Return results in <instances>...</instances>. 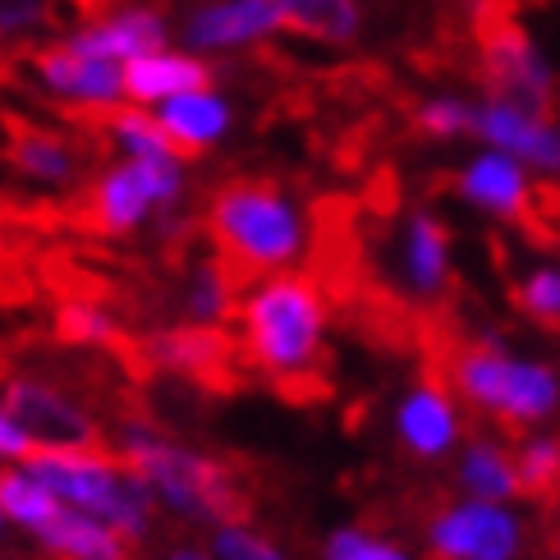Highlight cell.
Returning a JSON list of instances; mask_svg holds the SVG:
<instances>
[{
  "label": "cell",
  "mask_w": 560,
  "mask_h": 560,
  "mask_svg": "<svg viewBox=\"0 0 560 560\" xmlns=\"http://www.w3.org/2000/svg\"><path fill=\"white\" fill-rule=\"evenodd\" d=\"M28 474L51 487L60 501H69L83 515L102 520L120 533H143L152 515V487L138 478L129 464H110L92 446H65V451H37L28 459Z\"/></svg>",
  "instance_id": "obj_4"
},
{
  "label": "cell",
  "mask_w": 560,
  "mask_h": 560,
  "mask_svg": "<svg viewBox=\"0 0 560 560\" xmlns=\"http://www.w3.org/2000/svg\"><path fill=\"white\" fill-rule=\"evenodd\" d=\"M478 69H482L487 97L524 106V110H556V92H560L556 60L520 23H497V28L482 33Z\"/></svg>",
  "instance_id": "obj_7"
},
{
  "label": "cell",
  "mask_w": 560,
  "mask_h": 560,
  "mask_svg": "<svg viewBox=\"0 0 560 560\" xmlns=\"http://www.w3.org/2000/svg\"><path fill=\"white\" fill-rule=\"evenodd\" d=\"M515 308L538 326H560V262H533L515 280Z\"/></svg>",
  "instance_id": "obj_26"
},
{
  "label": "cell",
  "mask_w": 560,
  "mask_h": 560,
  "mask_svg": "<svg viewBox=\"0 0 560 560\" xmlns=\"http://www.w3.org/2000/svg\"><path fill=\"white\" fill-rule=\"evenodd\" d=\"M515 464H520L524 497H551V492H560V432L556 428L524 432L515 441Z\"/></svg>",
  "instance_id": "obj_24"
},
{
  "label": "cell",
  "mask_w": 560,
  "mask_h": 560,
  "mask_svg": "<svg viewBox=\"0 0 560 560\" xmlns=\"http://www.w3.org/2000/svg\"><path fill=\"white\" fill-rule=\"evenodd\" d=\"M207 225H212V240L235 258V267L248 271H280L299 262L303 248H308L303 212L280 189L258 179H240L217 189Z\"/></svg>",
  "instance_id": "obj_3"
},
{
  "label": "cell",
  "mask_w": 560,
  "mask_h": 560,
  "mask_svg": "<svg viewBox=\"0 0 560 560\" xmlns=\"http://www.w3.org/2000/svg\"><path fill=\"white\" fill-rule=\"evenodd\" d=\"M189 313L198 322L212 326L217 317L230 313V280L221 267H198L194 271V285H189Z\"/></svg>",
  "instance_id": "obj_30"
},
{
  "label": "cell",
  "mask_w": 560,
  "mask_h": 560,
  "mask_svg": "<svg viewBox=\"0 0 560 560\" xmlns=\"http://www.w3.org/2000/svg\"><path fill=\"white\" fill-rule=\"evenodd\" d=\"M156 363L194 372V377H217V372L230 363V340L212 326H189V331H166L152 340Z\"/></svg>",
  "instance_id": "obj_21"
},
{
  "label": "cell",
  "mask_w": 560,
  "mask_h": 560,
  "mask_svg": "<svg viewBox=\"0 0 560 560\" xmlns=\"http://www.w3.org/2000/svg\"><path fill=\"white\" fill-rule=\"evenodd\" d=\"M428 551L436 560H524L528 524L510 501L455 497L428 520Z\"/></svg>",
  "instance_id": "obj_6"
},
{
  "label": "cell",
  "mask_w": 560,
  "mask_h": 560,
  "mask_svg": "<svg viewBox=\"0 0 560 560\" xmlns=\"http://www.w3.org/2000/svg\"><path fill=\"white\" fill-rule=\"evenodd\" d=\"M451 390L459 405L478 409L505 432H538L560 423V363L542 354H520L501 336H482L455 349Z\"/></svg>",
  "instance_id": "obj_1"
},
{
  "label": "cell",
  "mask_w": 560,
  "mask_h": 560,
  "mask_svg": "<svg viewBox=\"0 0 560 560\" xmlns=\"http://www.w3.org/2000/svg\"><path fill=\"white\" fill-rule=\"evenodd\" d=\"M212 88V65L189 51H152L125 65V97L138 106H166L184 92Z\"/></svg>",
  "instance_id": "obj_18"
},
{
  "label": "cell",
  "mask_w": 560,
  "mask_h": 560,
  "mask_svg": "<svg viewBox=\"0 0 560 560\" xmlns=\"http://www.w3.org/2000/svg\"><path fill=\"white\" fill-rule=\"evenodd\" d=\"M179 189H184L179 156H129L125 166H110L97 179L92 212H97L102 230L125 235V230L143 225L152 207H171L179 198Z\"/></svg>",
  "instance_id": "obj_8"
},
{
  "label": "cell",
  "mask_w": 560,
  "mask_h": 560,
  "mask_svg": "<svg viewBox=\"0 0 560 560\" xmlns=\"http://www.w3.org/2000/svg\"><path fill=\"white\" fill-rule=\"evenodd\" d=\"M5 409L14 423L37 441V451H65V446H92V418L65 400L56 386L14 377L5 386Z\"/></svg>",
  "instance_id": "obj_13"
},
{
  "label": "cell",
  "mask_w": 560,
  "mask_h": 560,
  "mask_svg": "<svg viewBox=\"0 0 560 560\" xmlns=\"http://www.w3.org/2000/svg\"><path fill=\"white\" fill-rule=\"evenodd\" d=\"M455 487H459V497L510 501V505H515L524 497L515 446H505L501 436H474V441H464L459 455H455Z\"/></svg>",
  "instance_id": "obj_17"
},
{
  "label": "cell",
  "mask_w": 560,
  "mask_h": 560,
  "mask_svg": "<svg viewBox=\"0 0 560 560\" xmlns=\"http://www.w3.org/2000/svg\"><path fill=\"white\" fill-rule=\"evenodd\" d=\"M0 520H5V510H0Z\"/></svg>",
  "instance_id": "obj_37"
},
{
  "label": "cell",
  "mask_w": 560,
  "mask_h": 560,
  "mask_svg": "<svg viewBox=\"0 0 560 560\" xmlns=\"http://www.w3.org/2000/svg\"><path fill=\"white\" fill-rule=\"evenodd\" d=\"M37 79L46 83V92H56L65 102H79V106H115L125 97V65L115 60H97V56H83L74 46H51L33 60Z\"/></svg>",
  "instance_id": "obj_15"
},
{
  "label": "cell",
  "mask_w": 560,
  "mask_h": 560,
  "mask_svg": "<svg viewBox=\"0 0 560 560\" xmlns=\"http://www.w3.org/2000/svg\"><path fill=\"white\" fill-rule=\"evenodd\" d=\"M413 120L428 138H441V143H446V138H474V102L441 92V97H428L418 106Z\"/></svg>",
  "instance_id": "obj_29"
},
{
  "label": "cell",
  "mask_w": 560,
  "mask_h": 560,
  "mask_svg": "<svg viewBox=\"0 0 560 560\" xmlns=\"http://www.w3.org/2000/svg\"><path fill=\"white\" fill-rule=\"evenodd\" d=\"M125 464L161 501H171L179 515L212 520L217 528L240 524V515H244L240 487L230 482V474L217 459L184 451L175 441H161L156 432H143V428L125 432Z\"/></svg>",
  "instance_id": "obj_5"
},
{
  "label": "cell",
  "mask_w": 560,
  "mask_h": 560,
  "mask_svg": "<svg viewBox=\"0 0 560 560\" xmlns=\"http://www.w3.org/2000/svg\"><path fill=\"white\" fill-rule=\"evenodd\" d=\"M166 19L148 5H129V10H115L88 28L69 33V46L83 56H97V60H115V65H129V60H143L152 51H166Z\"/></svg>",
  "instance_id": "obj_16"
},
{
  "label": "cell",
  "mask_w": 560,
  "mask_h": 560,
  "mask_svg": "<svg viewBox=\"0 0 560 560\" xmlns=\"http://www.w3.org/2000/svg\"><path fill=\"white\" fill-rule=\"evenodd\" d=\"M161 129L171 133V143L184 152H207L217 138L230 129V102L221 92L202 88V92H184V97H171L166 106L156 110Z\"/></svg>",
  "instance_id": "obj_19"
},
{
  "label": "cell",
  "mask_w": 560,
  "mask_h": 560,
  "mask_svg": "<svg viewBox=\"0 0 560 560\" xmlns=\"http://www.w3.org/2000/svg\"><path fill=\"white\" fill-rule=\"evenodd\" d=\"M37 538L46 542V551H56L65 560H129V547L120 538V528L92 520L74 505H65L60 515L37 533Z\"/></svg>",
  "instance_id": "obj_20"
},
{
  "label": "cell",
  "mask_w": 560,
  "mask_h": 560,
  "mask_svg": "<svg viewBox=\"0 0 560 560\" xmlns=\"http://www.w3.org/2000/svg\"><path fill=\"white\" fill-rule=\"evenodd\" d=\"M14 161H19L23 175H33L42 184H69L79 175L74 148H69L65 138H56V133H19Z\"/></svg>",
  "instance_id": "obj_25"
},
{
  "label": "cell",
  "mask_w": 560,
  "mask_h": 560,
  "mask_svg": "<svg viewBox=\"0 0 560 560\" xmlns=\"http://www.w3.org/2000/svg\"><path fill=\"white\" fill-rule=\"evenodd\" d=\"M280 5H285V28L317 42H354L363 28L359 0H280Z\"/></svg>",
  "instance_id": "obj_22"
},
{
  "label": "cell",
  "mask_w": 560,
  "mask_h": 560,
  "mask_svg": "<svg viewBox=\"0 0 560 560\" xmlns=\"http://www.w3.org/2000/svg\"><path fill=\"white\" fill-rule=\"evenodd\" d=\"M322 560H418V556L405 551L400 542L377 538V533L359 528V524H345V528H336L331 538H326Z\"/></svg>",
  "instance_id": "obj_28"
},
{
  "label": "cell",
  "mask_w": 560,
  "mask_h": 560,
  "mask_svg": "<svg viewBox=\"0 0 560 560\" xmlns=\"http://www.w3.org/2000/svg\"><path fill=\"white\" fill-rule=\"evenodd\" d=\"M171 560H202V556H198V551H175Z\"/></svg>",
  "instance_id": "obj_35"
},
{
  "label": "cell",
  "mask_w": 560,
  "mask_h": 560,
  "mask_svg": "<svg viewBox=\"0 0 560 560\" xmlns=\"http://www.w3.org/2000/svg\"><path fill=\"white\" fill-rule=\"evenodd\" d=\"M217 556H221V560H285L267 538L248 533L244 524H225V528H217Z\"/></svg>",
  "instance_id": "obj_32"
},
{
  "label": "cell",
  "mask_w": 560,
  "mask_h": 560,
  "mask_svg": "<svg viewBox=\"0 0 560 560\" xmlns=\"http://www.w3.org/2000/svg\"><path fill=\"white\" fill-rule=\"evenodd\" d=\"M542 560H560V556H542Z\"/></svg>",
  "instance_id": "obj_36"
},
{
  "label": "cell",
  "mask_w": 560,
  "mask_h": 560,
  "mask_svg": "<svg viewBox=\"0 0 560 560\" xmlns=\"http://www.w3.org/2000/svg\"><path fill=\"white\" fill-rule=\"evenodd\" d=\"M395 436H400V446L423 464L459 455V446H464L459 395L436 377L413 382L400 395V405H395Z\"/></svg>",
  "instance_id": "obj_10"
},
{
  "label": "cell",
  "mask_w": 560,
  "mask_h": 560,
  "mask_svg": "<svg viewBox=\"0 0 560 560\" xmlns=\"http://www.w3.org/2000/svg\"><path fill=\"white\" fill-rule=\"evenodd\" d=\"M0 510H5V520L42 533L65 505H60V497L51 492V487H42L28 469H10V474H0Z\"/></svg>",
  "instance_id": "obj_23"
},
{
  "label": "cell",
  "mask_w": 560,
  "mask_h": 560,
  "mask_svg": "<svg viewBox=\"0 0 560 560\" xmlns=\"http://www.w3.org/2000/svg\"><path fill=\"white\" fill-rule=\"evenodd\" d=\"M400 280L413 299H441L455 280V240L436 212H409L400 230Z\"/></svg>",
  "instance_id": "obj_14"
},
{
  "label": "cell",
  "mask_w": 560,
  "mask_h": 560,
  "mask_svg": "<svg viewBox=\"0 0 560 560\" xmlns=\"http://www.w3.org/2000/svg\"><path fill=\"white\" fill-rule=\"evenodd\" d=\"M106 129L129 156H179V148L171 143V133L161 129V120L148 115V110H110Z\"/></svg>",
  "instance_id": "obj_27"
},
{
  "label": "cell",
  "mask_w": 560,
  "mask_h": 560,
  "mask_svg": "<svg viewBox=\"0 0 560 560\" xmlns=\"http://www.w3.org/2000/svg\"><path fill=\"white\" fill-rule=\"evenodd\" d=\"M33 455H37V441L14 423L10 409H0V459H33Z\"/></svg>",
  "instance_id": "obj_34"
},
{
  "label": "cell",
  "mask_w": 560,
  "mask_h": 560,
  "mask_svg": "<svg viewBox=\"0 0 560 560\" xmlns=\"http://www.w3.org/2000/svg\"><path fill=\"white\" fill-rule=\"evenodd\" d=\"M474 138L482 148L515 156L538 179L560 184V115L556 110H524L497 97H482L474 102Z\"/></svg>",
  "instance_id": "obj_9"
},
{
  "label": "cell",
  "mask_w": 560,
  "mask_h": 560,
  "mask_svg": "<svg viewBox=\"0 0 560 560\" xmlns=\"http://www.w3.org/2000/svg\"><path fill=\"white\" fill-rule=\"evenodd\" d=\"M285 28L280 0H207L184 19V46L189 51H240Z\"/></svg>",
  "instance_id": "obj_12"
},
{
  "label": "cell",
  "mask_w": 560,
  "mask_h": 560,
  "mask_svg": "<svg viewBox=\"0 0 560 560\" xmlns=\"http://www.w3.org/2000/svg\"><path fill=\"white\" fill-rule=\"evenodd\" d=\"M46 19V0H0V37H23Z\"/></svg>",
  "instance_id": "obj_33"
},
{
  "label": "cell",
  "mask_w": 560,
  "mask_h": 560,
  "mask_svg": "<svg viewBox=\"0 0 560 560\" xmlns=\"http://www.w3.org/2000/svg\"><path fill=\"white\" fill-rule=\"evenodd\" d=\"M455 194L464 207L492 221H524L533 212V171L497 148H482L459 166Z\"/></svg>",
  "instance_id": "obj_11"
},
{
  "label": "cell",
  "mask_w": 560,
  "mask_h": 560,
  "mask_svg": "<svg viewBox=\"0 0 560 560\" xmlns=\"http://www.w3.org/2000/svg\"><path fill=\"white\" fill-rule=\"evenodd\" d=\"M60 336L74 345H102L115 336V322L102 308H88V303H65L60 308Z\"/></svg>",
  "instance_id": "obj_31"
},
{
  "label": "cell",
  "mask_w": 560,
  "mask_h": 560,
  "mask_svg": "<svg viewBox=\"0 0 560 560\" xmlns=\"http://www.w3.org/2000/svg\"><path fill=\"white\" fill-rule=\"evenodd\" d=\"M326 345V299L308 276H271L244 299V349L280 382L308 377Z\"/></svg>",
  "instance_id": "obj_2"
}]
</instances>
